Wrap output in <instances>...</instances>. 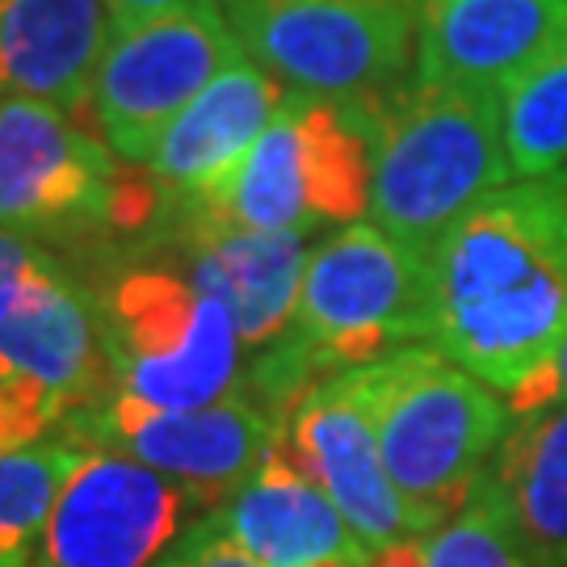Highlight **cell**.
<instances>
[{
    "instance_id": "cell-23",
    "label": "cell",
    "mask_w": 567,
    "mask_h": 567,
    "mask_svg": "<svg viewBox=\"0 0 567 567\" xmlns=\"http://www.w3.org/2000/svg\"><path fill=\"white\" fill-rule=\"evenodd\" d=\"M156 567H261V564L244 547H236L224 529L215 526V517H203Z\"/></svg>"
},
{
    "instance_id": "cell-17",
    "label": "cell",
    "mask_w": 567,
    "mask_h": 567,
    "mask_svg": "<svg viewBox=\"0 0 567 567\" xmlns=\"http://www.w3.org/2000/svg\"><path fill=\"white\" fill-rule=\"evenodd\" d=\"M210 517L261 567H332L370 555L341 517V508L286 454L282 442Z\"/></svg>"
},
{
    "instance_id": "cell-13",
    "label": "cell",
    "mask_w": 567,
    "mask_h": 567,
    "mask_svg": "<svg viewBox=\"0 0 567 567\" xmlns=\"http://www.w3.org/2000/svg\"><path fill=\"white\" fill-rule=\"evenodd\" d=\"M282 446L341 508V517L370 555L400 547L408 538H429L416 529L404 496L386 475L362 365L316 383L290 408Z\"/></svg>"
},
{
    "instance_id": "cell-4",
    "label": "cell",
    "mask_w": 567,
    "mask_h": 567,
    "mask_svg": "<svg viewBox=\"0 0 567 567\" xmlns=\"http://www.w3.org/2000/svg\"><path fill=\"white\" fill-rule=\"evenodd\" d=\"M370 210L386 236L433 248L450 227L513 182L501 89L408 84L370 105Z\"/></svg>"
},
{
    "instance_id": "cell-22",
    "label": "cell",
    "mask_w": 567,
    "mask_h": 567,
    "mask_svg": "<svg viewBox=\"0 0 567 567\" xmlns=\"http://www.w3.org/2000/svg\"><path fill=\"white\" fill-rule=\"evenodd\" d=\"M425 567H538L484 487L471 505L425 538Z\"/></svg>"
},
{
    "instance_id": "cell-1",
    "label": "cell",
    "mask_w": 567,
    "mask_h": 567,
    "mask_svg": "<svg viewBox=\"0 0 567 567\" xmlns=\"http://www.w3.org/2000/svg\"><path fill=\"white\" fill-rule=\"evenodd\" d=\"M567 337V177L496 189L429 248V344L513 400Z\"/></svg>"
},
{
    "instance_id": "cell-9",
    "label": "cell",
    "mask_w": 567,
    "mask_h": 567,
    "mask_svg": "<svg viewBox=\"0 0 567 567\" xmlns=\"http://www.w3.org/2000/svg\"><path fill=\"white\" fill-rule=\"evenodd\" d=\"M110 391L89 290L51 257L0 299V450L68 446Z\"/></svg>"
},
{
    "instance_id": "cell-12",
    "label": "cell",
    "mask_w": 567,
    "mask_h": 567,
    "mask_svg": "<svg viewBox=\"0 0 567 567\" xmlns=\"http://www.w3.org/2000/svg\"><path fill=\"white\" fill-rule=\"evenodd\" d=\"M210 508L114 450H84L30 567H156Z\"/></svg>"
},
{
    "instance_id": "cell-19",
    "label": "cell",
    "mask_w": 567,
    "mask_h": 567,
    "mask_svg": "<svg viewBox=\"0 0 567 567\" xmlns=\"http://www.w3.org/2000/svg\"><path fill=\"white\" fill-rule=\"evenodd\" d=\"M538 567H567V404L513 412L480 484Z\"/></svg>"
},
{
    "instance_id": "cell-16",
    "label": "cell",
    "mask_w": 567,
    "mask_h": 567,
    "mask_svg": "<svg viewBox=\"0 0 567 567\" xmlns=\"http://www.w3.org/2000/svg\"><path fill=\"white\" fill-rule=\"evenodd\" d=\"M559 34H567V0H429L412 81L505 89Z\"/></svg>"
},
{
    "instance_id": "cell-10",
    "label": "cell",
    "mask_w": 567,
    "mask_h": 567,
    "mask_svg": "<svg viewBox=\"0 0 567 567\" xmlns=\"http://www.w3.org/2000/svg\"><path fill=\"white\" fill-rule=\"evenodd\" d=\"M240 51L219 0H189L164 18L114 30L89 93L93 131L122 164L143 168L168 122Z\"/></svg>"
},
{
    "instance_id": "cell-27",
    "label": "cell",
    "mask_w": 567,
    "mask_h": 567,
    "mask_svg": "<svg viewBox=\"0 0 567 567\" xmlns=\"http://www.w3.org/2000/svg\"><path fill=\"white\" fill-rule=\"evenodd\" d=\"M416 4H429V0H416Z\"/></svg>"
},
{
    "instance_id": "cell-11",
    "label": "cell",
    "mask_w": 567,
    "mask_h": 567,
    "mask_svg": "<svg viewBox=\"0 0 567 567\" xmlns=\"http://www.w3.org/2000/svg\"><path fill=\"white\" fill-rule=\"evenodd\" d=\"M282 433V416L248 391L203 408H156L110 391L72 425L68 446L126 454L189 487L215 513L257 475Z\"/></svg>"
},
{
    "instance_id": "cell-8",
    "label": "cell",
    "mask_w": 567,
    "mask_h": 567,
    "mask_svg": "<svg viewBox=\"0 0 567 567\" xmlns=\"http://www.w3.org/2000/svg\"><path fill=\"white\" fill-rule=\"evenodd\" d=\"M89 114L30 97H0V227L63 231L110 227L147 231L168 203L147 168L122 164L110 143L84 126Z\"/></svg>"
},
{
    "instance_id": "cell-24",
    "label": "cell",
    "mask_w": 567,
    "mask_h": 567,
    "mask_svg": "<svg viewBox=\"0 0 567 567\" xmlns=\"http://www.w3.org/2000/svg\"><path fill=\"white\" fill-rule=\"evenodd\" d=\"M538 404H567V337L555 349V358L508 400L513 412H526V408H538Z\"/></svg>"
},
{
    "instance_id": "cell-20",
    "label": "cell",
    "mask_w": 567,
    "mask_h": 567,
    "mask_svg": "<svg viewBox=\"0 0 567 567\" xmlns=\"http://www.w3.org/2000/svg\"><path fill=\"white\" fill-rule=\"evenodd\" d=\"M513 182L567 177V34L501 89Z\"/></svg>"
},
{
    "instance_id": "cell-5",
    "label": "cell",
    "mask_w": 567,
    "mask_h": 567,
    "mask_svg": "<svg viewBox=\"0 0 567 567\" xmlns=\"http://www.w3.org/2000/svg\"><path fill=\"white\" fill-rule=\"evenodd\" d=\"M386 475L421 534L458 517L484 484L513 408L433 344H404L362 365Z\"/></svg>"
},
{
    "instance_id": "cell-25",
    "label": "cell",
    "mask_w": 567,
    "mask_h": 567,
    "mask_svg": "<svg viewBox=\"0 0 567 567\" xmlns=\"http://www.w3.org/2000/svg\"><path fill=\"white\" fill-rule=\"evenodd\" d=\"M42 261H51V252H47L39 240L0 227V299H4L25 274H34Z\"/></svg>"
},
{
    "instance_id": "cell-26",
    "label": "cell",
    "mask_w": 567,
    "mask_h": 567,
    "mask_svg": "<svg viewBox=\"0 0 567 567\" xmlns=\"http://www.w3.org/2000/svg\"><path fill=\"white\" fill-rule=\"evenodd\" d=\"M189 0H105L110 18H114V30H126V25H140V21L164 18L173 9H182Z\"/></svg>"
},
{
    "instance_id": "cell-21",
    "label": "cell",
    "mask_w": 567,
    "mask_h": 567,
    "mask_svg": "<svg viewBox=\"0 0 567 567\" xmlns=\"http://www.w3.org/2000/svg\"><path fill=\"white\" fill-rule=\"evenodd\" d=\"M81 454L84 450L63 442L0 450V567L34 564L47 517Z\"/></svg>"
},
{
    "instance_id": "cell-7",
    "label": "cell",
    "mask_w": 567,
    "mask_h": 567,
    "mask_svg": "<svg viewBox=\"0 0 567 567\" xmlns=\"http://www.w3.org/2000/svg\"><path fill=\"white\" fill-rule=\"evenodd\" d=\"M240 47L290 93L383 105L416 72V0H219Z\"/></svg>"
},
{
    "instance_id": "cell-2",
    "label": "cell",
    "mask_w": 567,
    "mask_h": 567,
    "mask_svg": "<svg viewBox=\"0 0 567 567\" xmlns=\"http://www.w3.org/2000/svg\"><path fill=\"white\" fill-rule=\"evenodd\" d=\"M404 344H429V248L358 219L311 244L295 324L248 362V395L286 421L316 383Z\"/></svg>"
},
{
    "instance_id": "cell-18",
    "label": "cell",
    "mask_w": 567,
    "mask_h": 567,
    "mask_svg": "<svg viewBox=\"0 0 567 567\" xmlns=\"http://www.w3.org/2000/svg\"><path fill=\"white\" fill-rule=\"evenodd\" d=\"M110 39L105 0H0V97L89 114Z\"/></svg>"
},
{
    "instance_id": "cell-14",
    "label": "cell",
    "mask_w": 567,
    "mask_h": 567,
    "mask_svg": "<svg viewBox=\"0 0 567 567\" xmlns=\"http://www.w3.org/2000/svg\"><path fill=\"white\" fill-rule=\"evenodd\" d=\"M164 248L177 252L194 282L231 311L248 362L269 353L290 332L311 257L307 236L248 231L173 206Z\"/></svg>"
},
{
    "instance_id": "cell-3",
    "label": "cell",
    "mask_w": 567,
    "mask_h": 567,
    "mask_svg": "<svg viewBox=\"0 0 567 567\" xmlns=\"http://www.w3.org/2000/svg\"><path fill=\"white\" fill-rule=\"evenodd\" d=\"M84 290L114 391L156 408H203L248 391L240 328L177 252L118 257Z\"/></svg>"
},
{
    "instance_id": "cell-6",
    "label": "cell",
    "mask_w": 567,
    "mask_h": 567,
    "mask_svg": "<svg viewBox=\"0 0 567 567\" xmlns=\"http://www.w3.org/2000/svg\"><path fill=\"white\" fill-rule=\"evenodd\" d=\"M370 110L290 93L206 203H168L248 231L316 236L370 210Z\"/></svg>"
},
{
    "instance_id": "cell-15",
    "label": "cell",
    "mask_w": 567,
    "mask_h": 567,
    "mask_svg": "<svg viewBox=\"0 0 567 567\" xmlns=\"http://www.w3.org/2000/svg\"><path fill=\"white\" fill-rule=\"evenodd\" d=\"M286 97L290 89L240 51L168 122L143 164L147 177L168 194V203H206L240 168Z\"/></svg>"
}]
</instances>
